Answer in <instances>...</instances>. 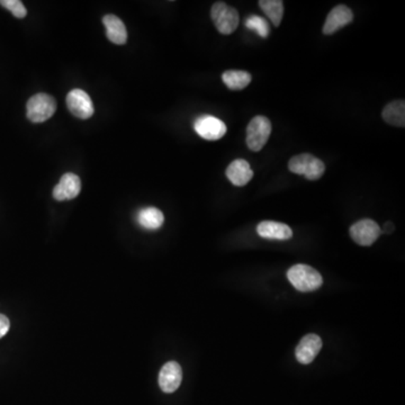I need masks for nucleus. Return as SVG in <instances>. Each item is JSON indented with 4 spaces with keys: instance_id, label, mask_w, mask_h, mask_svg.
<instances>
[{
    "instance_id": "obj_1",
    "label": "nucleus",
    "mask_w": 405,
    "mask_h": 405,
    "mask_svg": "<svg viewBox=\"0 0 405 405\" xmlns=\"http://www.w3.org/2000/svg\"><path fill=\"white\" fill-rule=\"evenodd\" d=\"M287 277L297 291L308 293L320 289L323 279L318 270L308 265H295L287 272Z\"/></svg>"
},
{
    "instance_id": "obj_2",
    "label": "nucleus",
    "mask_w": 405,
    "mask_h": 405,
    "mask_svg": "<svg viewBox=\"0 0 405 405\" xmlns=\"http://www.w3.org/2000/svg\"><path fill=\"white\" fill-rule=\"evenodd\" d=\"M289 172L304 176L306 179L318 180L323 176L326 165L323 161L310 153H302L295 155L289 160Z\"/></svg>"
},
{
    "instance_id": "obj_3",
    "label": "nucleus",
    "mask_w": 405,
    "mask_h": 405,
    "mask_svg": "<svg viewBox=\"0 0 405 405\" xmlns=\"http://www.w3.org/2000/svg\"><path fill=\"white\" fill-rule=\"evenodd\" d=\"M211 18L216 30L223 35H230L239 26L240 17L237 9L223 1H218L212 6Z\"/></svg>"
},
{
    "instance_id": "obj_4",
    "label": "nucleus",
    "mask_w": 405,
    "mask_h": 405,
    "mask_svg": "<svg viewBox=\"0 0 405 405\" xmlns=\"http://www.w3.org/2000/svg\"><path fill=\"white\" fill-rule=\"evenodd\" d=\"M28 118L33 123H43L51 118L57 111V101L48 94H36L26 104Z\"/></svg>"
},
{
    "instance_id": "obj_5",
    "label": "nucleus",
    "mask_w": 405,
    "mask_h": 405,
    "mask_svg": "<svg viewBox=\"0 0 405 405\" xmlns=\"http://www.w3.org/2000/svg\"><path fill=\"white\" fill-rule=\"evenodd\" d=\"M272 133V123L266 116L253 117L247 126V145L253 152H258L266 145Z\"/></svg>"
},
{
    "instance_id": "obj_6",
    "label": "nucleus",
    "mask_w": 405,
    "mask_h": 405,
    "mask_svg": "<svg viewBox=\"0 0 405 405\" xmlns=\"http://www.w3.org/2000/svg\"><path fill=\"white\" fill-rule=\"evenodd\" d=\"M194 130L207 141H216L226 135V126L223 121L212 115H201L194 122Z\"/></svg>"
},
{
    "instance_id": "obj_7",
    "label": "nucleus",
    "mask_w": 405,
    "mask_h": 405,
    "mask_svg": "<svg viewBox=\"0 0 405 405\" xmlns=\"http://www.w3.org/2000/svg\"><path fill=\"white\" fill-rule=\"evenodd\" d=\"M67 106L71 114L82 118V120H88L89 117L93 116L95 109H94L93 101L84 90L74 89L65 98Z\"/></svg>"
},
{
    "instance_id": "obj_8",
    "label": "nucleus",
    "mask_w": 405,
    "mask_h": 405,
    "mask_svg": "<svg viewBox=\"0 0 405 405\" xmlns=\"http://www.w3.org/2000/svg\"><path fill=\"white\" fill-rule=\"evenodd\" d=\"M381 233L382 230L379 226L376 223L375 221L368 220V218L358 221L350 228L351 239L354 240L357 245H364V247L373 245Z\"/></svg>"
},
{
    "instance_id": "obj_9",
    "label": "nucleus",
    "mask_w": 405,
    "mask_h": 405,
    "mask_svg": "<svg viewBox=\"0 0 405 405\" xmlns=\"http://www.w3.org/2000/svg\"><path fill=\"white\" fill-rule=\"evenodd\" d=\"M354 19V13L349 7L345 5L335 6L326 16L323 25L324 35H332L335 32L350 24Z\"/></svg>"
},
{
    "instance_id": "obj_10",
    "label": "nucleus",
    "mask_w": 405,
    "mask_h": 405,
    "mask_svg": "<svg viewBox=\"0 0 405 405\" xmlns=\"http://www.w3.org/2000/svg\"><path fill=\"white\" fill-rule=\"evenodd\" d=\"M82 191V182L77 174H63L60 182H57L53 189V197L59 201H70V199H76Z\"/></svg>"
},
{
    "instance_id": "obj_11",
    "label": "nucleus",
    "mask_w": 405,
    "mask_h": 405,
    "mask_svg": "<svg viewBox=\"0 0 405 405\" xmlns=\"http://www.w3.org/2000/svg\"><path fill=\"white\" fill-rule=\"evenodd\" d=\"M182 381V370L176 362H169L163 365L159 374V385L165 393H174L177 391Z\"/></svg>"
},
{
    "instance_id": "obj_12",
    "label": "nucleus",
    "mask_w": 405,
    "mask_h": 405,
    "mask_svg": "<svg viewBox=\"0 0 405 405\" xmlns=\"http://www.w3.org/2000/svg\"><path fill=\"white\" fill-rule=\"evenodd\" d=\"M321 338L311 333V335H305L304 338H302V340L299 341L295 355H296V359L301 364L308 365L316 359L318 353L321 351Z\"/></svg>"
},
{
    "instance_id": "obj_13",
    "label": "nucleus",
    "mask_w": 405,
    "mask_h": 405,
    "mask_svg": "<svg viewBox=\"0 0 405 405\" xmlns=\"http://www.w3.org/2000/svg\"><path fill=\"white\" fill-rule=\"evenodd\" d=\"M226 177L237 187L247 185L253 177V169L245 159H235L226 169Z\"/></svg>"
},
{
    "instance_id": "obj_14",
    "label": "nucleus",
    "mask_w": 405,
    "mask_h": 405,
    "mask_svg": "<svg viewBox=\"0 0 405 405\" xmlns=\"http://www.w3.org/2000/svg\"><path fill=\"white\" fill-rule=\"evenodd\" d=\"M257 233L261 238L268 240H289L293 237V231L287 224L275 222V221H262L257 226Z\"/></svg>"
},
{
    "instance_id": "obj_15",
    "label": "nucleus",
    "mask_w": 405,
    "mask_h": 405,
    "mask_svg": "<svg viewBox=\"0 0 405 405\" xmlns=\"http://www.w3.org/2000/svg\"><path fill=\"white\" fill-rule=\"evenodd\" d=\"M104 25L106 28V35L109 41L118 45H123L128 41V30H126V25L122 22V19L115 16V15L109 14L104 16Z\"/></svg>"
},
{
    "instance_id": "obj_16",
    "label": "nucleus",
    "mask_w": 405,
    "mask_h": 405,
    "mask_svg": "<svg viewBox=\"0 0 405 405\" xmlns=\"http://www.w3.org/2000/svg\"><path fill=\"white\" fill-rule=\"evenodd\" d=\"M136 221L143 228L158 230L165 222V216L162 212L155 207H145L138 212Z\"/></svg>"
},
{
    "instance_id": "obj_17",
    "label": "nucleus",
    "mask_w": 405,
    "mask_h": 405,
    "mask_svg": "<svg viewBox=\"0 0 405 405\" xmlns=\"http://www.w3.org/2000/svg\"><path fill=\"white\" fill-rule=\"evenodd\" d=\"M383 120L397 128H404L405 126V101H394L387 104L385 109L382 112Z\"/></svg>"
},
{
    "instance_id": "obj_18",
    "label": "nucleus",
    "mask_w": 405,
    "mask_h": 405,
    "mask_svg": "<svg viewBox=\"0 0 405 405\" xmlns=\"http://www.w3.org/2000/svg\"><path fill=\"white\" fill-rule=\"evenodd\" d=\"M222 80L231 90H243L251 82V74L243 70H228L222 74Z\"/></svg>"
},
{
    "instance_id": "obj_19",
    "label": "nucleus",
    "mask_w": 405,
    "mask_h": 405,
    "mask_svg": "<svg viewBox=\"0 0 405 405\" xmlns=\"http://www.w3.org/2000/svg\"><path fill=\"white\" fill-rule=\"evenodd\" d=\"M259 6L275 28L279 26L284 16V3L282 0H260Z\"/></svg>"
},
{
    "instance_id": "obj_20",
    "label": "nucleus",
    "mask_w": 405,
    "mask_h": 405,
    "mask_svg": "<svg viewBox=\"0 0 405 405\" xmlns=\"http://www.w3.org/2000/svg\"><path fill=\"white\" fill-rule=\"evenodd\" d=\"M245 28L256 32L261 38H267L270 35V25L266 22V19L257 15H250L245 19Z\"/></svg>"
},
{
    "instance_id": "obj_21",
    "label": "nucleus",
    "mask_w": 405,
    "mask_h": 405,
    "mask_svg": "<svg viewBox=\"0 0 405 405\" xmlns=\"http://www.w3.org/2000/svg\"><path fill=\"white\" fill-rule=\"evenodd\" d=\"M0 5L4 9H9L17 18H24L28 15V9H25L24 4L21 0H0Z\"/></svg>"
},
{
    "instance_id": "obj_22",
    "label": "nucleus",
    "mask_w": 405,
    "mask_h": 405,
    "mask_svg": "<svg viewBox=\"0 0 405 405\" xmlns=\"http://www.w3.org/2000/svg\"><path fill=\"white\" fill-rule=\"evenodd\" d=\"M9 328H11V322L9 318L4 314H0V339L7 335Z\"/></svg>"
},
{
    "instance_id": "obj_23",
    "label": "nucleus",
    "mask_w": 405,
    "mask_h": 405,
    "mask_svg": "<svg viewBox=\"0 0 405 405\" xmlns=\"http://www.w3.org/2000/svg\"><path fill=\"white\" fill-rule=\"evenodd\" d=\"M393 230H394V226H393V224H392L391 222H387V223H385V226H384L383 228L384 233H391V232H393Z\"/></svg>"
}]
</instances>
